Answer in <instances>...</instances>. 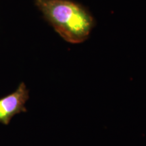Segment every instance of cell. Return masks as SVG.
I'll list each match as a JSON object with an SVG mask.
<instances>
[{"label": "cell", "mask_w": 146, "mask_h": 146, "mask_svg": "<svg viewBox=\"0 0 146 146\" xmlns=\"http://www.w3.org/2000/svg\"><path fill=\"white\" fill-rule=\"evenodd\" d=\"M29 99V91L25 83L19 84L12 94L0 99V123L8 125L16 114L26 112L25 106Z\"/></svg>", "instance_id": "2"}, {"label": "cell", "mask_w": 146, "mask_h": 146, "mask_svg": "<svg viewBox=\"0 0 146 146\" xmlns=\"http://www.w3.org/2000/svg\"><path fill=\"white\" fill-rule=\"evenodd\" d=\"M35 4L64 40L83 43L95 27V20L85 7L70 0H35Z\"/></svg>", "instance_id": "1"}]
</instances>
